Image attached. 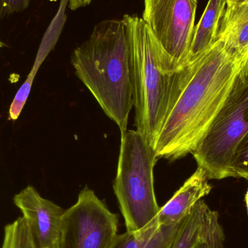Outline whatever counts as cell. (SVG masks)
I'll use <instances>...</instances> for the list:
<instances>
[{
  "instance_id": "6da1fadb",
  "label": "cell",
  "mask_w": 248,
  "mask_h": 248,
  "mask_svg": "<svg viewBox=\"0 0 248 248\" xmlns=\"http://www.w3.org/2000/svg\"><path fill=\"white\" fill-rule=\"evenodd\" d=\"M248 71V54L227 49L218 37L195 62L193 75L163 124L153 150L157 159L173 161L192 153L222 107L240 74Z\"/></svg>"
},
{
  "instance_id": "7a4b0ae2",
  "label": "cell",
  "mask_w": 248,
  "mask_h": 248,
  "mask_svg": "<svg viewBox=\"0 0 248 248\" xmlns=\"http://www.w3.org/2000/svg\"><path fill=\"white\" fill-rule=\"evenodd\" d=\"M71 63L106 116L121 132L126 131L133 99L124 20H106L96 25L90 39L73 52Z\"/></svg>"
},
{
  "instance_id": "3957f363",
  "label": "cell",
  "mask_w": 248,
  "mask_h": 248,
  "mask_svg": "<svg viewBox=\"0 0 248 248\" xmlns=\"http://www.w3.org/2000/svg\"><path fill=\"white\" fill-rule=\"evenodd\" d=\"M122 20L128 36L135 125L153 149L163 124L195 72V64L174 74H164L142 18L125 15Z\"/></svg>"
},
{
  "instance_id": "277c9868",
  "label": "cell",
  "mask_w": 248,
  "mask_h": 248,
  "mask_svg": "<svg viewBox=\"0 0 248 248\" xmlns=\"http://www.w3.org/2000/svg\"><path fill=\"white\" fill-rule=\"evenodd\" d=\"M122 133L115 195L126 231L139 234L152 224L160 207L154 187L157 158L153 147L137 130Z\"/></svg>"
},
{
  "instance_id": "5b68a950",
  "label": "cell",
  "mask_w": 248,
  "mask_h": 248,
  "mask_svg": "<svg viewBox=\"0 0 248 248\" xmlns=\"http://www.w3.org/2000/svg\"><path fill=\"white\" fill-rule=\"evenodd\" d=\"M248 131V71L239 76L224 105L192 154L211 179L230 177L234 150Z\"/></svg>"
},
{
  "instance_id": "8992f818",
  "label": "cell",
  "mask_w": 248,
  "mask_h": 248,
  "mask_svg": "<svg viewBox=\"0 0 248 248\" xmlns=\"http://www.w3.org/2000/svg\"><path fill=\"white\" fill-rule=\"evenodd\" d=\"M198 0H144L143 21L160 69L174 74L186 66Z\"/></svg>"
},
{
  "instance_id": "52a82bcc",
  "label": "cell",
  "mask_w": 248,
  "mask_h": 248,
  "mask_svg": "<svg viewBox=\"0 0 248 248\" xmlns=\"http://www.w3.org/2000/svg\"><path fill=\"white\" fill-rule=\"evenodd\" d=\"M119 232V218L85 186L77 202L64 211L55 248H110Z\"/></svg>"
},
{
  "instance_id": "ba28073f",
  "label": "cell",
  "mask_w": 248,
  "mask_h": 248,
  "mask_svg": "<svg viewBox=\"0 0 248 248\" xmlns=\"http://www.w3.org/2000/svg\"><path fill=\"white\" fill-rule=\"evenodd\" d=\"M13 201L21 211L38 248H56L65 210L42 198L32 186L15 195Z\"/></svg>"
},
{
  "instance_id": "9c48e42d",
  "label": "cell",
  "mask_w": 248,
  "mask_h": 248,
  "mask_svg": "<svg viewBox=\"0 0 248 248\" xmlns=\"http://www.w3.org/2000/svg\"><path fill=\"white\" fill-rule=\"evenodd\" d=\"M219 215L201 200L185 217L170 248H224L226 236Z\"/></svg>"
},
{
  "instance_id": "30bf717a",
  "label": "cell",
  "mask_w": 248,
  "mask_h": 248,
  "mask_svg": "<svg viewBox=\"0 0 248 248\" xmlns=\"http://www.w3.org/2000/svg\"><path fill=\"white\" fill-rule=\"evenodd\" d=\"M209 180L205 170L198 166L195 173L160 208L154 221L160 226L174 224L183 219L198 201L211 192L212 186Z\"/></svg>"
},
{
  "instance_id": "8fae6325",
  "label": "cell",
  "mask_w": 248,
  "mask_h": 248,
  "mask_svg": "<svg viewBox=\"0 0 248 248\" xmlns=\"http://www.w3.org/2000/svg\"><path fill=\"white\" fill-rule=\"evenodd\" d=\"M227 5V0L208 1L199 23L195 27L186 66L198 61L218 40L220 25Z\"/></svg>"
},
{
  "instance_id": "7c38bea8",
  "label": "cell",
  "mask_w": 248,
  "mask_h": 248,
  "mask_svg": "<svg viewBox=\"0 0 248 248\" xmlns=\"http://www.w3.org/2000/svg\"><path fill=\"white\" fill-rule=\"evenodd\" d=\"M218 37L227 49L240 56L248 54V2L227 5Z\"/></svg>"
},
{
  "instance_id": "4fadbf2b",
  "label": "cell",
  "mask_w": 248,
  "mask_h": 248,
  "mask_svg": "<svg viewBox=\"0 0 248 248\" xmlns=\"http://www.w3.org/2000/svg\"><path fill=\"white\" fill-rule=\"evenodd\" d=\"M185 218L179 222L166 225L159 226L153 221L139 234L127 231L118 234L110 248H170Z\"/></svg>"
},
{
  "instance_id": "5bb4252c",
  "label": "cell",
  "mask_w": 248,
  "mask_h": 248,
  "mask_svg": "<svg viewBox=\"0 0 248 248\" xmlns=\"http://www.w3.org/2000/svg\"><path fill=\"white\" fill-rule=\"evenodd\" d=\"M1 248H39L23 217L6 226Z\"/></svg>"
},
{
  "instance_id": "9a60e30c",
  "label": "cell",
  "mask_w": 248,
  "mask_h": 248,
  "mask_svg": "<svg viewBox=\"0 0 248 248\" xmlns=\"http://www.w3.org/2000/svg\"><path fill=\"white\" fill-rule=\"evenodd\" d=\"M230 176L248 180V131L240 140L234 150L230 167Z\"/></svg>"
},
{
  "instance_id": "2e32d148",
  "label": "cell",
  "mask_w": 248,
  "mask_h": 248,
  "mask_svg": "<svg viewBox=\"0 0 248 248\" xmlns=\"http://www.w3.org/2000/svg\"><path fill=\"white\" fill-rule=\"evenodd\" d=\"M31 0H0V19L13 13L23 11Z\"/></svg>"
},
{
  "instance_id": "e0dca14e",
  "label": "cell",
  "mask_w": 248,
  "mask_h": 248,
  "mask_svg": "<svg viewBox=\"0 0 248 248\" xmlns=\"http://www.w3.org/2000/svg\"><path fill=\"white\" fill-rule=\"evenodd\" d=\"M93 0H69L68 7L71 10H76L81 7L89 5Z\"/></svg>"
},
{
  "instance_id": "ac0fdd59",
  "label": "cell",
  "mask_w": 248,
  "mask_h": 248,
  "mask_svg": "<svg viewBox=\"0 0 248 248\" xmlns=\"http://www.w3.org/2000/svg\"><path fill=\"white\" fill-rule=\"evenodd\" d=\"M227 5L229 4H239L248 2V0H227Z\"/></svg>"
},
{
  "instance_id": "d6986e66",
  "label": "cell",
  "mask_w": 248,
  "mask_h": 248,
  "mask_svg": "<svg viewBox=\"0 0 248 248\" xmlns=\"http://www.w3.org/2000/svg\"><path fill=\"white\" fill-rule=\"evenodd\" d=\"M245 199H246V208H247V213L248 215V189L247 192H246V198H245Z\"/></svg>"
},
{
  "instance_id": "ffe728a7",
  "label": "cell",
  "mask_w": 248,
  "mask_h": 248,
  "mask_svg": "<svg viewBox=\"0 0 248 248\" xmlns=\"http://www.w3.org/2000/svg\"><path fill=\"white\" fill-rule=\"evenodd\" d=\"M5 46V45H4V44L3 43V42H1V40H0V49H1V48H2L3 46Z\"/></svg>"
}]
</instances>
